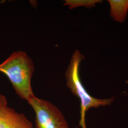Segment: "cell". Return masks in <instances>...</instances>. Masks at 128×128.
Masks as SVG:
<instances>
[{"mask_svg":"<svg viewBox=\"0 0 128 128\" xmlns=\"http://www.w3.org/2000/svg\"><path fill=\"white\" fill-rule=\"evenodd\" d=\"M34 71L33 60L23 51H14L0 64V72L8 78L16 94L27 101L35 96L31 84Z\"/></svg>","mask_w":128,"mask_h":128,"instance_id":"1","label":"cell"},{"mask_svg":"<svg viewBox=\"0 0 128 128\" xmlns=\"http://www.w3.org/2000/svg\"><path fill=\"white\" fill-rule=\"evenodd\" d=\"M84 56L78 50L74 51L70 63L65 73L66 86L74 96L80 101V119L79 126L86 128V115L92 108H97L100 106L110 105L114 101L115 97L109 99H98L91 96L84 87L79 75V68Z\"/></svg>","mask_w":128,"mask_h":128,"instance_id":"2","label":"cell"},{"mask_svg":"<svg viewBox=\"0 0 128 128\" xmlns=\"http://www.w3.org/2000/svg\"><path fill=\"white\" fill-rule=\"evenodd\" d=\"M27 102L35 113V128H70L62 112L50 102L35 96Z\"/></svg>","mask_w":128,"mask_h":128,"instance_id":"3","label":"cell"},{"mask_svg":"<svg viewBox=\"0 0 128 128\" xmlns=\"http://www.w3.org/2000/svg\"><path fill=\"white\" fill-rule=\"evenodd\" d=\"M0 128H35L26 116L8 106L0 110Z\"/></svg>","mask_w":128,"mask_h":128,"instance_id":"4","label":"cell"},{"mask_svg":"<svg viewBox=\"0 0 128 128\" xmlns=\"http://www.w3.org/2000/svg\"><path fill=\"white\" fill-rule=\"evenodd\" d=\"M110 4V15L114 20L123 22L126 18L128 10V0H108Z\"/></svg>","mask_w":128,"mask_h":128,"instance_id":"5","label":"cell"},{"mask_svg":"<svg viewBox=\"0 0 128 128\" xmlns=\"http://www.w3.org/2000/svg\"><path fill=\"white\" fill-rule=\"evenodd\" d=\"M102 2L101 0H66L64 5L68 6L70 10L78 7H85L90 9L95 7L96 4Z\"/></svg>","mask_w":128,"mask_h":128,"instance_id":"6","label":"cell"},{"mask_svg":"<svg viewBox=\"0 0 128 128\" xmlns=\"http://www.w3.org/2000/svg\"><path fill=\"white\" fill-rule=\"evenodd\" d=\"M7 104L8 102L6 97L4 95L0 93V110L7 106Z\"/></svg>","mask_w":128,"mask_h":128,"instance_id":"7","label":"cell"}]
</instances>
